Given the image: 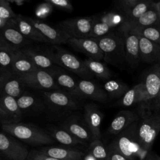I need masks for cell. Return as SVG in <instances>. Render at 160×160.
<instances>
[{"instance_id": "cell-12", "label": "cell", "mask_w": 160, "mask_h": 160, "mask_svg": "<svg viewBox=\"0 0 160 160\" xmlns=\"http://www.w3.org/2000/svg\"><path fill=\"white\" fill-rule=\"evenodd\" d=\"M26 85L19 76L10 70L1 71L0 74V94H6L15 98L25 92Z\"/></svg>"}, {"instance_id": "cell-36", "label": "cell", "mask_w": 160, "mask_h": 160, "mask_svg": "<svg viewBox=\"0 0 160 160\" xmlns=\"http://www.w3.org/2000/svg\"><path fill=\"white\" fill-rule=\"evenodd\" d=\"M89 152L96 160H108V149L101 139H94L89 146Z\"/></svg>"}, {"instance_id": "cell-13", "label": "cell", "mask_w": 160, "mask_h": 160, "mask_svg": "<svg viewBox=\"0 0 160 160\" xmlns=\"http://www.w3.org/2000/svg\"><path fill=\"white\" fill-rule=\"evenodd\" d=\"M74 97L80 99H90L104 102L108 99V96L100 86L90 79L78 81Z\"/></svg>"}, {"instance_id": "cell-41", "label": "cell", "mask_w": 160, "mask_h": 160, "mask_svg": "<svg viewBox=\"0 0 160 160\" xmlns=\"http://www.w3.org/2000/svg\"><path fill=\"white\" fill-rule=\"evenodd\" d=\"M51 4L54 8L62 11L71 12L73 11V6L68 0H45Z\"/></svg>"}, {"instance_id": "cell-16", "label": "cell", "mask_w": 160, "mask_h": 160, "mask_svg": "<svg viewBox=\"0 0 160 160\" xmlns=\"http://www.w3.org/2000/svg\"><path fill=\"white\" fill-rule=\"evenodd\" d=\"M28 20L53 46L67 44L68 38L58 28H54L41 20L27 17Z\"/></svg>"}, {"instance_id": "cell-48", "label": "cell", "mask_w": 160, "mask_h": 160, "mask_svg": "<svg viewBox=\"0 0 160 160\" xmlns=\"http://www.w3.org/2000/svg\"><path fill=\"white\" fill-rule=\"evenodd\" d=\"M143 160H157V159L154 156V153L149 152Z\"/></svg>"}, {"instance_id": "cell-39", "label": "cell", "mask_w": 160, "mask_h": 160, "mask_svg": "<svg viewBox=\"0 0 160 160\" xmlns=\"http://www.w3.org/2000/svg\"><path fill=\"white\" fill-rule=\"evenodd\" d=\"M53 8L54 7L46 1L38 4L35 9V15L37 19L41 20L48 18L52 12Z\"/></svg>"}, {"instance_id": "cell-5", "label": "cell", "mask_w": 160, "mask_h": 160, "mask_svg": "<svg viewBox=\"0 0 160 160\" xmlns=\"http://www.w3.org/2000/svg\"><path fill=\"white\" fill-rule=\"evenodd\" d=\"M53 48L54 51L50 52L57 66L76 74L83 79L93 78L94 76L85 66L83 60L59 46H53Z\"/></svg>"}, {"instance_id": "cell-15", "label": "cell", "mask_w": 160, "mask_h": 160, "mask_svg": "<svg viewBox=\"0 0 160 160\" xmlns=\"http://www.w3.org/2000/svg\"><path fill=\"white\" fill-rule=\"evenodd\" d=\"M61 126L84 144L91 143L94 140L84 119H82L80 117L70 116L62 123Z\"/></svg>"}, {"instance_id": "cell-23", "label": "cell", "mask_w": 160, "mask_h": 160, "mask_svg": "<svg viewBox=\"0 0 160 160\" xmlns=\"http://www.w3.org/2000/svg\"><path fill=\"white\" fill-rule=\"evenodd\" d=\"M138 34L141 60L148 63L153 62H159L160 45L144 38L139 33Z\"/></svg>"}, {"instance_id": "cell-6", "label": "cell", "mask_w": 160, "mask_h": 160, "mask_svg": "<svg viewBox=\"0 0 160 160\" xmlns=\"http://www.w3.org/2000/svg\"><path fill=\"white\" fill-rule=\"evenodd\" d=\"M94 21V16L68 19L60 22L58 28L69 39L89 38Z\"/></svg>"}, {"instance_id": "cell-35", "label": "cell", "mask_w": 160, "mask_h": 160, "mask_svg": "<svg viewBox=\"0 0 160 160\" xmlns=\"http://www.w3.org/2000/svg\"><path fill=\"white\" fill-rule=\"evenodd\" d=\"M153 2L154 1L150 0H140L132 9L126 14L128 22H132L140 18L152 6Z\"/></svg>"}, {"instance_id": "cell-2", "label": "cell", "mask_w": 160, "mask_h": 160, "mask_svg": "<svg viewBox=\"0 0 160 160\" xmlns=\"http://www.w3.org/2000/svg\"><path fill=\"white\" fill-rule=\"evenodd\" d=\"M138 121L139 119L116 135L111 142L119 152L129 160H143L148 154L142 149L139 142Z\"/></svg>"}, {"instance_id": "cell-54", "label": "cell", "mask_w": 160, "mask_h": 160, "mask_svg": "<svg viewBox=\"0 0 160 160\" xmlns=\"http://www.w3.org/2000/svg\"><path fill=\"white\" fill-rule=\"evenodd\" d=\"M159 62H160V61H159Z\"/></svg>"}, {"instance_id": "cell-37", "label": "cell", "mask_w": 160, "mask_h": 160, "mask_svg": "<svg viewBox=\"0 0 160 160\" xmlns=\"http://www.w3.org/2000/svg\"><path fill=\"white\" fill-rule=\"evenodd\" d=\"M134 28L141 36L160 45V24L142 28Z\"/></svg>"}, {"instance_id": "cell-20", "label": "cell", "mask_w": 160, "mask_h": 160, "mask_svg": "<svg viewBox=\"0 0 160 160\" xmlns=\"http://www.w3.org/2000/svg\"><path fill=\"white\" fill-rule=\"evenodd\" d=\"M11 22L21 34L28 40L43 43H49L28 20L26 16H24L22 14H17L15 18L11 19Z\"/></svg>"}, {"instance_id": "cell-47", "label": "cell", "mask_w": 160, "mask_h": 160, "mask_svg": "<svg viewBox=\"0 0 160 160\" xmlns=\"http://www.w3.org/2000/svg\"><path fill=\"white\" fill-rule=\"evenodd\" d=\"M10 21L11 19L6 20L0 18V30L3 28H4L5 26H6L10 22Z\"/></svg>"}, {"instance_id": "cell-52", "label": "cell", "mask_w": 160, "mask_h": 160, "mask_svg": "<svg viewBox=\"0 0 160 160\" xmlns=\"http://www.w3.org/2000/svg\"><path fill=\"white\" fill-rule=\"evenodd\" d=\"M154 156H155V157H156V158L157 160H160V156H159L158 155H157V154H155V153H154Z\"/></svg>"}, {"instance_id": "cell-26", "label": "cell", "mask_w": 160, "mask_h": 160, "mask_svg": "<svg viewBox=\"0 0 160 160\" xmlns=\"http://www.w3.org/2000/svg\"><path fill=\"white\" fill-rule=\"evenodd\" d=\"M144 86L141 82L129 89L115 104L121 107H130L139 103L141 104L144 100Z\"/></svg>"}, {"instance_id": "cell-51", "label": "cell", "mask_w": 160, "mask_h": 160, "mask_svg": "<svg viewBox=\"0 0 160 160\" xmlns=\"http://www.w3.org/2000/svg\"><path fill=\"white\" fill-rule=\"evenodd\" d=\"M83 160H96L89 152L86 154L83 158Z\"/></svg>"}, {"instance_id": "cell-14", "label": "cell", "mask_w": 160, "mask_h": 160, "mask_svg": "<svg viewBox=\"0 0 160 160\" xmlns=\"http://www.w3.org/2000/svg\"><path fill=\"white\" fill-rule=\"evenodd\" d=\"M67 44L76 51L86 54L88 58L99 61H101L104 58L103 52L94 38H69Z\"/></svg>"}, {"instance_id": "cell-38", "label": "cell", "mask_w": 160, "mask_h": 160, "mask_svg": "<svg viewBox=\"0 0 160 160\" xmlns=\"http://www.w3.org/2000/svg\"><path fill=\"white\" fill-rule=\"evenodd\" d=\"M112 32H114V30L109 26H108L107 24L104 22L99 21L95 19L89 38L97 39Z\"/></svg>"}, {"instance_id": "cell-11", "label": "cell", "mask_w": 160, "mask_h": 160, "mask_svg": "<svg viewBox=\"0 0 160 160\" xmlns=\"http://www.w3.org/2000/svg\"><path fill=\"white\" fill-rule=\"evenodd\" d=\"M0 154L10 160H26L29 151L14 137L0 132Z\"/></svg>"}, {"instance_id": "cell-34", "label": "cell", "mask_w": 160, "mask_h": 160, "mask_svg": "<svg viewBox=\"0 0 160 160\" xmlns=\"http://www.w3.org/2000/svg\"><path fill=\"white\" fill-rule=\"evenodd\" d=\"M16 50L0 40V69L10 70L14 53Z\"/></svg>"}, {"instance_id": "cell-3", "label": "cell", "mask_w": 160, "mask_h": 160, "mask_svg": "<svg viewBox=\"0 0 160 160\" xmlns=\"http://www.w3.org/2000/svg\"><path fill=\"white\" fill-rule=\"evenodd\" d=\"M4 132L16 139L33 145L50 144L54 140L50 135L35 126L23 122L1 123Z\"/></svg>"}, {"instance_id": "cell-21", "label": "cell", "mask_w": 160, "mask_h": 160, "mask_svg": "<svg viewBox=\"0 0 160 160\" xmlns=\"http://www.w3.org/2000/svg\"><path fill=\"white\" fill-rule=\"evenodd\" d=\"M139 119L138 112L129 110L119 111L111 121L108 132L114 135H118Z\"/></svg>"}, {"instance_id": "cell-17", "label": "cell", "mask_w": 160, "mask_h": 160, "mask_svg": "<svg viewBox=\"0 0 160 160\" xmlns=\"http://www.w3.org/2000/svg\"><path fill=\"white\" fill-rule=\"evenodd\" d=\"M103 114L99 106L94 103H87L84 108V119L92 134L94 140L101 139V124Z\"/></svg>"}, {"instance_id": "cell-55", "label": "cell", "mask_w": 160, "mask_h": 160, "mask_svg": "<svg viewBox=\"0 0 160 160\" xmlns=\"http://www.w3.org/2000/svg\"><path fill=\"white\" fill-rule=\"evenodd\" d=\"M0 160H1V159H0Z\"/></svg>"}, {"instance_id": "cell-4", "label": "cell", "mask_w": 160, "mask_h": 160, "mask_svg": "<svg viewBox=\"0 0 160 160\" xmlns=\"http://www.w3.org/2000/svg\"><path fill=\"white\" fill-rule=\"evenodd\" d=\"M104 54L103 60L120 68L126 62L124 43L120 32H112L96 39Z\"/></svg>"}, {"instance_id": "cell-33", "label": "cell", "mask_w": 160, "mask_h": 160, "mask_svg": "<svg viewBox=\"0 0 160 160\" xmlns=\"http://www.w3.org/2000/svg\"><path fill=\"white\" fill-rule=\"evenodd\" d=\"M17 102L22 112L33 111L41 106L39 99L35 95L29 93H23L17 98Z\"/></svg>"}, {"instance_id": "cell-28", "label": "cell", "mask_w": 160, "mask_h": 160, "mask_svg": "<svg viewBox=\"0 0 160 160\" xmlns=\"http://www.w3.org/2000/svg\"><path fill=\"white\" fill-rule=\"evenodd\" d=\"M0 106L8 116L11 122H18L22 119V112L18 106L16 98L0 94Z\"/></svg>"}, {"instance_id": "cell-42", "label": "cell", "mask_w": 160, "mask_h": 160, "mask_svg": "<svg viewBox=\"0 0 160 160\" xmlns=\"http://www.w3.org/2000/svg\"><path fill=\"white\" fill-rule=\"evenodd\" d=\"M107 149L108 152V160H129L119 152L111 143L107 146Z\"/></svg>"}, {"instance_id": "cell-53", "label": "cell", "mask_w": 160, "mask_h": 160, "mask_svg": "<svg viewBox=\"0 0 160 160\" xmlns=\"http://www.w3.org/2000/svg\"><path fill=\"white\" fill-rule=\"evenodd\" d=\"M1 69H0V74H1Z\"/></svg>"}, {"instance_id": "cell-31", "label": "cell", "mask_w": 160, "mask_h": 160, "mask_svg": "<svg viewBox=\"0 0 160 160\" xmlns=\"http://www.w3.org/2000/svg\"><path fill=\"white\" fill-rule=\"evenodd\" d=\"M102 88L106 92L108 98L110 99L122 98L129 89L128 86L123 82L114 79L107 81L104 84Z\"/></svg>"}, {"instance_id": "cell-40", "label": "cell", "mask_w": 160, "mask_h": 160, "mask_svg": "<svg viewBox=\"0 0 160 160\" xmlns=\"http://www.w3.org/2000/svg\"><path fill=\"white\" fill-rule=\"evenodd\" d=\"M16 14L11 7V4L7 0H0V18L6 20L14 19L16 17Z\"/></svg>"}, {"instance_id": "cell-18", "label": "cell", "mask_w": 160, "mask_h": 160, "mask_svg": "<svg viewBox=\"0 0 160 160\" xmlns=\"http://www.w3.org/2000/svg\"><path fill=\"white\" fill-rule=\"evenodd\" d=\"M33 62L36 66L42 70L51 73L59 66L54 61L50 52H43L32 48L26 47L21 49Z\"/></svg>"}, {"instance_id": "cell-43", "label": "cell", "mask_w": 160, "mask_h": 160, "mask_svg": "<svg viewBox=\"0 0 160 160\" xmlns=\"http://www.w3.org/2000/svg\"><path fill=\"white\" fill-rule=\"evenodd\" d=\"M140 0H122L119 1V10L126 14L131 11Z\"/></svg>"}, {"instance_id": "cell-32", "label": "cell", "mask_w": 160, "mask_h": 160, "mask_svg": "<svg viewBox=\"0 0 160 160\" xmlns=\"http://www.w3.org/2000/svg\"><path fill=\"white\" fill-rule=\"evenodd\" d=\"M83 62L85 66L93 76L102 79H109L112 76L109 69L101 61L88 58L83 60Z\"/></svg>"}, {"instance_id": "cell-25", "label": "cell", "mask_w": 160, "mask_h": 160, "mask_svg": "<svg viewBox=\"0 0 160 160\" xmlns=\"http://www.w3.org/2000/svg\"><path fill=\"white\" fill-rule=\"evenodd\" d=\"M56 85L62 90L74 96L77 88L78 82L70 74L66 72L59 66L51 72Z\"/></svg>"}, {"instance_id": "cell-22", "label": "cell", "mask_w": 160, "mask_h": 160, "mask_svg": "<svg viewBox=\"0 0 160 160\" xmlns=\"http://www.w3.org/2000/svg\"><path fill=\"white\" fill-rule=\"evenodd\" d=\"M38 152L59 160H83L85 156L81 151L62 147H46Z\"/></svg>"}, {"instance_id": "cell-7", "label": "cell", "mask_w": 160, "mask_h": 160, "mask_svg": "<svg viewBox=\"0 0 160 160\" xmlns=\"http://www.w3.org/2000/svg\"><path fill=\"white\" fill-rule=\"evenodd\" d=\"M47 106L56 112H66L78 109L80 104L78 99L62 90L42 91Z\"/></svg>"}, {"instance_id": "cell-24", "label": "cell", "mask_w": 160, "mask_h": 160, "mask_svg": "<svg viewBox=\"0 0 160 160\" xmlns=\"http://www.w3.org/2000/svg\"><path fill=\"white\" fill-rule=\"evenodd\" d=\"M38 68L31 59L21 50H16L12 61L10 71L18 76L30 73Z\"/></svg>"}, {"instance_id": "cell-45", "label": "cell", "mask_w": 160, "mask_h": 160, "mask_svg": "<svg viewBox=\"0 0 160 160\" xmlns=\"http://www.w3.org/2000/svg\"><path fill=\"white\" fill-rule=\"evenodd\" d=\"M0 121L1 123L11 122L8 116L5 113L0 106Z\"/></svg>"}, {"instance_id": "cell-8", "label": "cell", "mask_w": 160, "mask_h": 160, "mask_svg": "<svg viewBox=\"0 0 160 160\" xmlns=\"http://www.w3.org/2000/svg\"><path fill=\"white\" fill-rule=\"evenodd\" d=\"M120 33L124 40L126 62L131 67H136L141 61L139 34L129 22L122 28Z\"/></svg>"}, {"instance_id": "cell-50", "label": "cell", "mask_w": 160, "mask_h": 160, "mask_svg": "<svg viewBox=\"0 0 160 160\" xmlns=\"http://www.w3.org/2000/svg\"><path fill=\"white\" fill-rule=\"evenodd\" d=\"M154 7L155 8L156 11H158V14H159V18H160V1H158V2H154Z\"/></svg>"}, {"instance_id": "cell-10", "label": "cell", "mask_w": 160, "mask_h": 160, "mask_svg": "<svg viewBox=\"0 0 160 160\" xmlns=\"http://www.w3.org/2000/svg\"><path fill=\"white\" fill-rule=\"evenodd\" d=\"M26 87L42 91L60 90L56 85L51 73L42 69H37L30 73L19 76Z\"/></svg>"}, {"instance_id": "cell-46", "label": "cell", "mask_w": 160, "mask_h": 160, "mask_svg": "<svg viewBox=\"0 0 160 160\" xmlns=\"http://www.w3.org/2000/svg\"><path fill=\"white\" fill-rule=\"evenodd\" d=\"M8 1V2L11 4H14L16 6H23L24 4V3L26 2V1L25 0H7Z\"/></svg>"}, {"instance_id": "cell-44", "label": "cell", "mask_w": 160, "mask_h": 160, "mask_svg": "<svg viewBox=\"0 0 160 160\" xmlns=\"http://www.w3.org/2000/svg\"><path fill=\"white\" fill-rule=\"evenodd\" d=\"M29 160H59V159H57L56 158L46 156L38 151L33 153L32 156L30 158Z\"/></svg>"}, {"instance_id": "cell-49", "label": "cell", "mask_w": 160, "mask_h": 160, "mask_svg": "<svg viewBox=\"0 0 160 160\" xmlns=\"http://www.w3.org/2000/svg\"><path fill=\"white\" fill-rule=\"evenodd\" d=\"M155 108L160 109V91H159L158 97L155 101Z\"/></svg>"}, {"instance_id": "cell-30", "label": "cell", "mask_w": 160, "mask_h": 160, "mask_svg": "<svg viewBox=\"0 0 160 160\" xmlns=\"http://www.w3.org/2000/svg\"><path fill=\"white\" fill-rule=\"evenodd\" d=\"M135 28H142L160 24V18L153 5L136 21L129 22Z\"/></svg>"}, {"instance_id": "cell-19", "label": "cell", "mask_w": 160, "mask_h": 160, "mask_svg": "<svg viewBox=\"0 0 160 160\" xmlns=\"http://www.w3.org/2000/svg\"><path fill=\"white\" fill-rule=\"evenodd\" d=\"M0 40L15 49H22L26 48L30 41L10 22L0 30Z\"/></svg>"}, {"instance_id": "cell-27", "label": "cell", "mask_w": 160, "mask_h": 160, "mask_svg": "<svg viewBox=\"0 0 160 160\" xmlns=\"http://www.w3.org/2000/svg\"><path fill=\"white\" fill-rule=\"evenodd\" d=\"M94 16L96 20L107 24L114 31L118 30L119 32H120L122 28L128 22L126 14L119 9L105 12L101 15Z\"/></svg>"}, {"instance_id": "cell-1", "label": "cell", "mask_w": 160, "mask_h": 160, "mask_svg": "<svg viewBox=\"0 0 160 160\" xmlns=\"http://www.w3.org/2000/svg\"><path fill=\"white\" fill-rule=\"evenodd\" d=\"M154 108L140 106L138 111L139 119L138 136L142 149L146 153L150 152L153 142L160 131V109L152 112Z\"/></svg>"}, {"instance_id": "cell-9", "label": "cell", "mask_w": 160, "mask_h": 160, "mask_svg": "<svg viewBox=\"0 0 160 160\" xmlns=\"http://www.w3.org/2000/svg\"><path fill=\"white\" fill-rule=\"evenodd\" d=\"M144 86V100L141 106L150 107L151 102L155 101L160 91V62L151 66L146 72L142 81Z\"/></svg>"}, {"instance_id": "cell-29", "label": "cell", "mask_w": 160, "mask_h": 160, "mask_svg": "<svg viewBox=\"0 0 160 160\" xmlns=\"http://www.w3.org/2000/svg\"><path fill=\"white\" fill-rule=\"evenodd\" d=\"M50 136L54 139L59 142V143L68 146H74L78 144H84V143L74 136H72L71 133H69L68 131H66L63 128L61 127H54L51 128L49 130Z\"/></svg>"}]
</instances>
